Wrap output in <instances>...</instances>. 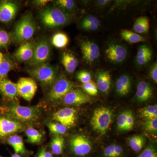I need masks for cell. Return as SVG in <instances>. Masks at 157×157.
Masks as SVG:
<instances>
[{
    "mask_svg": "<svg viewBox=\"0 0 157 157\" xmlns=\"http://www.w3.org/2000/svg\"><path fill=\"white\" fill-rule=\"evenodd\" d=\"M36 30V25L33 16L31 12H28L16 22L11 33V37L16 43H24L33 36Z\"/></svg>",
    "mask_w": 157,
    "mask_h": 157,
    "instance_id": "obj_1",
    "label": "cell"
},
{
    "mask_svg": "<svg viewBox=\"0 0 157 157\" xmlns=\"http://www.w3.org/2000/svg\"><path fill=\"white\" fill-rule=\"evenodd\" d=\"M40 18L43 25L49 29L56 28L67 25L70 21L67 13L59 8L48 7L40 12Z\"/></svg>",
    "mask_w": 157,
    "mask_h": 157,
    "instance_id": "obj_2",
    "label": "cell"
},
{
    "mask_svg": "<svg viewBox=\"0 0 157 157\" xmlns=\"http://www.w3.org/2000/svg\"><path fill=\"white\" fill-rule=\"evenodd\" d=\"M29 72L45 87H49L53 84L57 74L56 68L48 63L33 67Z\"/></svg>",
    "mask_w": 157,
    "mask_h": 157,
    "instance_id": "obj_3",
    "label": "cell"
},
{
    "mask_svg": "<svg viewBox=\"0 0 157 157\" xmlns=\"http://www.w3.org/2000/svg\"><path fill=\"white\" fill-rule=\"evenodd\" d=\"M113 116L112 111L107 107H102L96 109L90 121L93 129L100 134H105L112 123Z\"/></svg>",
    "mask_w": 157,
    "mask_h": 157,
    "instance_id": "obj_4",
    "label": "cell"
},
{
    "mask_svg": "<svg viewBox=\"0 0 157 157\" xmlns=\"http://www.w3.org/2000/svg\"><path fill=\"white\" fill-rule=\"evenodd\" d=\"M51 48L48 40L45 38L39 39L35 43L33 55L29 64L33 68L47 63L50 59Z\"/></svg>",
    "mask_w": 157,
    "mask_h": 157,
    "instance_id": "obj_5",
    "label": "cell"
},
{
    "mask_svg": "<svg viewBox=\"0 0 157 157\" xmlns=\"http://www.w3.org/2000/svg\"><path fill=\"white\" fill-rule=\"evenodd\" d=\"M10 117L23 122H33L39 117V112L36 107L14 105L9 108Z\"/></svg>",
    "mask_w": 157,
    "mask_h": 157,
    "instance_id": "obj_6",
    "label": "cell"
},
{
    "mask_svg": "<svg viewBox=\"0 0 157 157\" xmlns=\"http://www.w3.org/2000/svg\"><path fill=\"white\" fill-rule=\"evenodd\" d=\"M73 82L62 76L57 79L52 85L48 94V98L50 101H56L63 99L69 92L73 89Z\"/></svg>",
    "mask_w": 157,
    "mask_h": 157,
    "instance_id": "obj_7",
    "label": "cell"
},
{
    "mask_svg": "<svg viewBox=\"0 0 157 157\" xmlns=\"http://www.w3.org/2000/svg\"><path fill=\"white\" fill-rule=\"evenodd\" d=\"M71 151L79 156L86 155L91 151L92 147L89 139L82 135H76L71 137L70 141Z\"/></svg>",
    "mask_w": 157,
    "mask_h": 157,
    "instance_id": "obj_8",
    "label": "cell"
},
{
    "mask_svg": "<svg viewBox=\"0 0 157 157\" xmlns=\"http://www.w3.org/2000/svg\"><path fill=\"white\" fill-rule=\"evenodd\" d=\"M105 53L109 62L113 63H121L126 59L128 50L126 47L122 44L113 42L107 45Z\"/></svg>",
    "mask_w": 157,
    "mask_h": 157,
    "instance_id": "obj_9",
    "label": "cell"
},
{
    "mask_svg": "<svg viewBox=\"0 0 157 157\" xmlns=\"http://www.w3.org/2000/svg\"><path fill=\"white\" fill-rule=\"evenodd\" d=\"M17 93L26 101H30L34 98L37 90V85L33 78L22 77L17 83Z\"/></svg>",
    "mask_w": 157,
    "mask_h": 157,
    "instance_id": "obj_10",
    "label": "cell"
},
{
    "mask_svg": "<svg viewBox=\"0 0 157 157\" xmlns=\"http://www.w3.org/2000/svg\"><path fill=\"white\" fill-rule=\"evenodd\" d=\"M80 48L83 59L88 63H93L100 56L98 45L93 41L84 40L80 44Z\"/></svg>",
    "mask_w": 157,
    "mask_h": 157,
    "instance_id": "obj_11",
    "label": "cell"
},
{
    "mask_svg": "<svg viewBox=\"0 0 157 157\" xmlns=\"http://www.w3.org/2000/svg\"><path fill=\"white\" fill-rule=\"evenodd\" d=\"M53 119L67 128H70L73 126L76 123V110L71 107L63 108L54 113Z\"/></svg>",
    "mask_w": 157,
    "mask_h": 157,
    "instance_id": "obj_12",
    "label": "cell"
},
{
    "mask_svg": "<svg viewBox=\"0 0 157 157\" xmlns=\"http://www.w3.org/2000/svg\"><path fill=\"white\" fill-rule=\"evenodd\" d=\"M18 5L15 2L4 1L0 3V22L8 23L12 21L18 11Z\"/></svg>",
    "mask_w": 157,
    "mask_h": 157,
    "instance_id": "obj_13",
    "label": "cell"
},
{
    "mask_svg": "<svg viewBox=\"0 0 157 157\" xmlns=\"http://www.w3.org/2000/svg\"><path fill=\"white\" fill-rule=\"evenodd\" d=\"M90 101V97L79 89L72 90L63 98V103L68 106H79Z\"/></svg>",
    "mask_w": 157,
    "mask_h": 157,
    "instance_id": "obj_14",
    "label": "cell"
},
{
    "mask_svg": "<svg viewBox=\"0 0 157 157\" xmlns=\"http://www.w3.org/2000/svg\"><path fill=\"white\" fill-rule=\"evenodd\" d=\"M21 122L12 118L0 117V137L12 135L22 129Z\"/></svg>",
    "mask_w": 157,
    "mask_h": 157,
    "instance_id": "obj_15",
    "label": "cell"
},
{
    "mask_svg": "<svg viewBox=\"0 0 157 157\" xmlns=\"http://www.w3.org/2000/svg\"><path fill=\"white\" fill-rule=\"evenodd\" d=\"M35 42L28 41L23 43L17 48L14 56L19 62L29 61L33 55Z\"/></svg>",
    "mask_w": 157,
    "mask_h": 157,
    "instance_id": "obj_16",
    "label": "cell"
},
{
    "mask_svg": "<svg viewBox=\"0 0 157 157\" xmlns=\"http://www.w3.org/2000/svg\"><path fill=\"white\" fill-rule=\"evenodd\" d=\"M0 93L4 97L10 99H15L18 95L17 85L8 78L0 79Z\"/></svg>",
    "mask_w": 157,
    "mask_h": 157,
    "instance_id": "obj_17",
    "label": "cell"
},
{
    "mask_svg": "<svg viewBox=\"0 0 157 157\" xmlns=\"http://www.w3.org/2000/svg\"><path fill=\"white\" fill-rule=\"evenodd\" d=\"M97 85L101 92L107 94L111 86V76L109 71L101 70L97 74Z\"/></svg>",
    "mask_w": 157,
    "mask_h": 157,
    "instance_id": "obj_18",
    "label": "cell"
},
{
    "mask_svg": "<svg viewBox=\"0 0 157 157\" xmlns=\"http://www.w3.org/2000/svg\"><path fill=\"white\" fill-rule=\"evenodd\" d=\"M132 87V80L128 75L124 74L117 79L116 92L118 95L123 96L128 94Z\"/></svg>",
    "mask_w": 157,
    "mask_h": 157,
    "instance_id": "obj_19",
    "label": "cell"
},
{
    "mask_svg": "<svg viewBox=\"0 0 157 157\" xmlns=\"http://www.w3.org/2000/svg\"><path fill=\"white\" fill-rule=\"evenodd\" d=\"M152 89L150 84L146 81H142L137 85L136 97L139 102H143L148 101L152 96Z\"/></svg>",
    "mask_w": 157,
    "mask_h": 157,
    "instance_id": "obj_20",
    "label": "cell"
},
{
    "mask_svg": "<svg viewBox=\"0 0 157 157\" xmlns=\"http://www.w3.org/2000/svg\"><path fill=\"white\" fill-rule=\"evenodd\" d=\"M61 62L67 72L72 73L75 71L78 65V61L73 54L70 52L63 53Z\"/></svg>",
    "mask_w": 157,
    "mask_h": 157,
    "instance_id": "obj_21",
    "label": "cell"
},
{
    "mask_svg": "<svg viewBox=\"0 0 157 157\" xmlns=\"http://www.w3.org/2000/svg\"><path fill=\"white\" fill-rule=\"evenodd\" d=\"M8 142L13 148L15 154L23 155L27 153L22 137L17 135H12L9 137Z\"/></svg>",
    "mask_w": 157,
    "mask_h": 157,
    "instance_id": "obj_22",
    "label": "cell"
},
{
    "mask_svg": "<svg viewBox=\"0 0 157 157\" xmlns=\"http://www.w3.org/2000/svg\"><path fill=\"white\" fill-rule=\"evenodd\" d=\"M149 21L145 16H141L135 21L133 30L137 34H147L149 31Z\"/></svg>",
    "mask_w": 157,
    "mask_h": 157,
    "instance_id": "obj_23",
    "label": "cell"
},
{
    "mask_svg": "<svg viewBox=\"0 0 157 157\" xmlns=\"http://www.w3.org/2000/svg\"><path fill=\"white\" fill-rule=\"evenodd\" d=\"M100 21L94 15H88L83 18L82 21L81 26L85 30L96 31L100 25Z\"/></svg>",
    "mask_w": 157,
    "mask_h": 157,
    "instance_id": "obj_24",
    "label": "cell"
},
{
    "mask_svg": "<svg viewBox=\"0 0 157 157\" xmlns=\"http://www.w3.org/2000/svg\"><path fill=\"white\" fill-rule=\"evenodd\" d=\"M121 36L125 41L130 43H138L146 41V39L142 36L128 30H122L121 32Z\"/></svg>",
    "mask_w": 157,
    "mask_h": 157,
    "instance_id": "obj_25",
    "label": "cell"
},
{
    "mask_svg": "<svg viewBox=\"0 0 157 157\" xmlns=\"http://www.w3.org/2000/svg\"><path fill=\"white\" fill-rule=\"evenodd\" d=\"M145 143V137L142 135H134L129 137L128 144L132 150L136 152L140 151Z\"/></svg>",
    "mask_w": 157,
    "mask_h": 157,
    "instance_id": "obj_26",
    "label": "cell"
},
{
    "mask_svg": "<svg viewBox=\"0 0 157 157\" xmlns=\"http://www.w3.org/2000/svg\"><path fill=\"white\" fill-rule=\"evenodd\" d=\"M64 146V138L62 135H56L51 143L52 152L54 155L61 154Z\"/></svg>",
    "mask_w": 157,
    "mask_h": 157,
    "instance_id": "obj_27",
    "label": "cell"
},
{
    "mask_svg": "<svg viewBox=\"0 0 157 157\" xmlns=\"http://www.w3.org/2000/svg\"><path fill=\"white\" fill-rule=\"evenodd\" d=\"M69 42V38L66 34L63 33H57L55 34L52 38V43L57 48H65Z\"/></svg>",
    "mask_w": 157,
    "mask_h": 157,
    "instance_id": "obj_28",
    "label": "cell"
},
{
    "mask_svg": "<svg viewBox=\"0 0 157 157\" xmlns=\"http://www.w3.org/2000/svg\"><path fill=\"white\" fill-rule=\"evenodd\" d=\"M15 64L13 61L7 56H4L0 63V79L5 78L10 71L14 69Z\"/></svg>",
    "mask_w": 157,
    "mask_h": 157,
    "instance_id": "obj_29",
    "label": "cell"
},
{
    "mask_svg": "<svg viewBox=\"0 0 157 157\" xmlns=\"http://www.w3.org/2000/svg\"><path fill=\"white\" fill-rule=\"evenodd\" d=\"M25 133L28 142L33 144H38L41 142L42 140V135L39 131L33 128H30L27 129Z\"/></svg>",
    "mask_w": 157,
    "mask_h": 157,
    "instance_id": "obj_30",
    "label": "cell"
},
{
    "mask_svg": "<svg viewBox=\"0 0 157 157\" xmlns=\"http://www.w3.org/2000/svg\"><path fill=\"white\" fill-rule=\"evenodd\" d=\"M140 114L146 120L157 118V105H150L144 107L140 110Z\"/></svg>",
    "mask_w": 157,
    "mask_h": 157,
    "instance_id": "obj_31",
    "label": "cell"
},
{
    "mask_svg": "<svg viewBox=\"0 0 157 157\" xmlns=\"http://www.w3.org/2000/svg\"><path fill=\"white\" fill-rule=\"evenodd\" d=\"M48 127L50 132L56 135H64L67 131V127L59 123H49Z\"/></svg>",
    "mask_w": 157,
    "mask_h": 157,
    "instance_id": "obj_32",
    "label": "cell"
},
{
    "mask_svg": "<svg viewBox=\"0 0 157 157\" xmlns=\"http://www.w3.org/2000/svg\"><path fill=\"white\" fill-rule=\"evenodd\" d=\"M55 3L59 8L64 11H73L76 7V3L73 0H58Z\"/></svg>",
    "mask_w": 157,
    "mask_h": 157,
    "instance_id": "obj_33",
    "label": "cell"
},
{
    "mask_svg": "<svg viewBox=\"0 0 157 157\" xmlns=\"http://www.w3.org/2000/svg\"><path fill=\"white\" fill-rule=\"evenodd\" d=\"M82 88L86 94L94 96L98 95V86L95 82L92 80H91L87 83L82 84Z\"/></svg>",
    "mask_w": 157,
    "mask_h": 157,
    "instance_id": "obj_34",
    "label": "cell"
},
{
    "mask_svg": "<svg viewBox=\"0 0 157 157\" xmlns=\"http://www.w3.org/2000/svg\"><path fill=\"white\" fill-rule=\"evenodd\" d=\"M128 112V110L123 111L118 116L117 119V129L120 131H124Z\"/></svg>",
    "mask_w": 157,
    "mask_h": 157,
    "instance_id": "obj_35",
    "label": "cell"
},
{
    "mask_svg": "<svg viewBox=\"0 0 157 157\" xmlns=\"http://www.w3.org/2000/svg\"><path fill=\"white\" fill-rule=\"evenodd\" d=\"M11 42V37L9 33L4 30L0 29V48H6Z\"/></svg>",
    "mask_w": 157,
    "mask_h": 157,
    "instance_id": "obj_36",
    "label": "cell"
},
{
    "mask_svg": "<svg viewBox=\"0 0 157 157\" xmlns=\"http://www.w3.org/2000/svg\"><path fill=\"white\" fill-rule=\"evenodd\" d=\"M143 127L146 131L151 133H156L157 131V118L146 120L144 123Z\"/></svg>",
    "mask_w": 157,
    "mask_h": 157,
    "instance_id": "obj_37",
    "label": "cell"
},
{
    "mask_svg": "<svg viewBox=\"0 0 157 157\" xmlns=\"http://www.w3.org/2000/svg\"><path fill=\"white\" fill-rule=\"evenodd\" d=\"M76 77L82 84L87 83L91 80L90 73L86 70H82L79 71L76 75Z\"/></svg>",
    "mask_w": 157,
    "mask_h": 157,
    "instance_id": "obj_38",
    "label": "cell"
},
{
    "mask_svg": "<svg viewBox=\"0 0 157 157\" xmlns=\"http://www.w3.org/2000/svg\"><path fill=\"white\" fill-rule=\"evenodd\" d=\"M138 157H157L156 150L152 145L147 146Z\"/></svg>",
    "mask_w": 157,
    "mask_h": 157,
    "instance_id": "obj_39",
    "label": "cell"
},
{
    "mask_svg": "<svg viewBox=\"0 0 157 157\" xmlns=\"http://www.w3.org/2000/svg\"><path fill=\"white\" fill-rule=\"evenodd\" d=\"M150 54H152L151 48L147 45H141L138 48L136 58L142 57Z\"/></svg>",
    "mask_w": 157,
    "mask_h": 157,
    "instance_id": "obj_40",
    "label": "cell"
},
{
    "mask_svg": "<svg viewBox=\"0 0 157 157\" xmlns=\"http://www.w3.org/2000/svg\"><path fill=\"white\" fill-rule=\"evenodd\" d=\"M135 125V117L131 110H128L124 131H130Z\"/></svg>",
    "mask_w": 157,
    "mask_h": 157,
    "instance_id": "obj_41",
    "label": "cell"
},
{
    "mask_svg": "<svg viewBox=\"0 0 157 157\" xmlns=\"http://www.w3.org/2000/svg\"><path fill=\"white\" fill-rule=\"evenodd\" d=\"M115 144H113L105 147L104 150V157H113L115 151Z\"/></svg>",
    "mask_w": 157,
    "mask_h": 157,
    "instance_id": "obj_42",
    "label": "cell"
},
{
    "mask_svg": "<svg viewBox=\"0 0 157 157\" xmlns=\"http://www.w3.org/2000/svg\"><path fill=\"white\" fill-rule=\"evenodd\" d=\"M152 54L148 55L142 57L136 58V62L137 64L140 66H144L150 61Z\"/></svg>",
    "mask_w": 157,
    "mask_h": 157,
    "instance_id": "obj_43",
    "label": "cell"
},
{
    "mask_svg": "<svg viewBox=\"0 0 157 157\" xmlns=\"http://www.w3.org/2000/svg\"><path fill=\"white\" fill-rule=\"evenodd\" d=\"M150 76L151 79L155 83L157 82V63H155L152 67L151 68L150 71Z\"/></svg>",
    "mask_w": 157,
    "mask_h": 157,
    "instance_id": "obj_44",
    "label": "cell"
},
{
    "mask_svg": "<svg viewBox=\"0 0 157 157\" xmlns=\"http://www.w3.org/2000/svg\"><path fill=\"white\" fill-rule=\"evenodd\" d=\"M36 157H53L52 154L48 151L45 147H42Z\"/></svg>",
    "mask_w": 157,
    "mask_h": 157,
    "instance_id": "obj_45",
    "label": "cell"
},
{
    "mask_svg": "<svg viewBox=\"0 0 157 157\" xmlns=\"http://www.w3.org/2000/svg\"><path fill=\"white\" fill-rule=\"evenodd\" d=\"M123 153V149L121 145L115 144V151H114L113 157H120Z\"/></svg>",
    "mask_w": 157,
    "mask_h": 157,
    "instance_id": "obj_46",
    "label": "cell"
},
{
    "mask_svg": "<svg viewBox=\"0 0 157 157\" xmlns=\"http://www.w3.org/2000/svg\"><path fill=\"white\" fill-rule=\"evenodd\" d=\"M50 2V1H47V0H37L33 2L34 5L38 7H42V6H45L48 2Z\"/></svg>",
    "mask_w": 157,
    "mask_h": 157,
    "instance_id": "obj_47",
    "label": "cell"
},
{
    "mask_svg": "<svg viewBox=\"0 0 157 157\" xmlns=\"http://www.w3.org/2000/svg\"><path fill=\"white\" fill-rule=\"evenodd\" d=\"M109 2L110 1H108V0H100V1H97V5L100 7H103L107 6Z\"/></svg>",
    "mask_w": 157,
    "mask_h": 157,
    "instance_id": "obj_48",
    "label": "cell"
},
{
    "mask_svg": "<svg viewBox=\"0 0 157 157\" xmlns=\"http://www.w3.org/2000/svg\"><path fill=\"white\" fill-rule=\"evenodd\" d=\"M4 56H3L2 53H1V52H0V63H1V62H2V60Z\"/></svg>",
    "mask_w": 157,
    "mask_h": 157,
    "instance_id": "obj_49",
    "label": "cell"
},
{
    "mask_svg": "<svg viewBox=\"0 0 157 157\" xmlns=\"http://www.w3.org/2000/svg\"><path fill=\"white\" fill-rule=\"evenodd\" d=\"M11 157H21V156L20 155L15 153L14 154L12 155Z\"/></svg>",
    "mask_w": 157,
    "mask_h": 157,
    "instance_id": "obj_50",
    "label": "cell"
},
{
    "mask_svg": "<svg viewBox=\"0 0 157 157\" xmlns=\"http://www.w3.org/2000/svg\"><path fill=\"white\" fill-rule=\"evenodd\" d=\"M0 157H2V156H0Z\"/></svg>",
    "mask_w": 157,
    "mask_h": 157,
    "instance_id": "obj_51",
    "label": "cell"
}]
</instances>
